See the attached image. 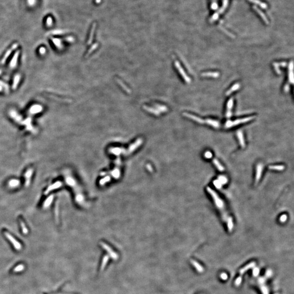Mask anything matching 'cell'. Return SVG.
<instances>
[{"mask_svg": "<svg viewBox=\"0 0 294 294\" xmlns=\"http://www.w3.org/2000/svg\"><path fill=\"white\" fill-rule=\"evenodd\" d=\"M207 191L212 197L214 204L221 213L222 218L227 224L228 230L231 232L234 227L233 218L228 211L224 202L212 188L208 187Z\"/></svg>", "mask_w": 294, "mask_h": 294, "instance_id": "6da1fadb", "label": "cell"}, {"mask_svg": "<svg viewBox=\"0 0 294 294\" xmlns=\"http://www.w3.org/2000/svg\"><path fill=\"white\" fill-rule=\"evenodd\" d=\"M271 275H272L271 271H267L266 275H265V276L260 278L258 279V282L259 287L260 288V289L262 294H269V289H268V287L266 284V279L270 277Z\"/></svg>", "mask_w": 294, "mask_h": 294, "instance_id": "7a4b0ae2", "label": "cell"}, {"mask_svg": "<svg viewBox=\"0 0 294 294\" xmlns=\"http://www.w3.org/2000/svg\"><path fill=\"white\" fill-rule=\"evenodd\" d=\"M255 263L254 262H251V263L248 264V265H247L246 266H245L244 267L242 268L240 270V275L239 276V277H238L236 278V279L235 280V284L236 285V286H239L240 285L241 283L242 282V276L244 275V273L246 272V271H248L249 269H250L251 268H252L254 266H255Z\"/></svg>", "mask_w": 294, "mask_h": 294, "instance_id": "3957f363", "label": "cell"}, {"mask_svg": "<svg viewBox=\"0 0 294 294\" xmlns=\"http://www.w3.org/2000/svg\"><path fill=\"white\" fill-rule=\"evenodd\" d=\"M4 234L5 236H6L7 238L10 241L12 242V244L13 245L14 247H15V249H16L17 250H20L21 249V244H20L18 241H16V240L14 239L12 235L9 234L7 232H5Z\"/></svg>", "mask_w": 294, "mask_h": 294, "instance_id": "277c9868", "label": "cell"}, {"mask_svg": "<svg viewBox=\"0 0 294 294\" xmlns=\"http://www.w3.org/2000/svg\"><path fill=\"white\" fill-rule=\"evenodd\" d=\"M191 262H192V265L195 267L196 270H197L198 272H203V271H204L203 267L199 263H198L195 260H191Z\"/></svg>", "mask_w": 294, "mask_h": 294, "instance_id": "5b68a950", "label": "cell"}, {"mask_svg": "<svg viewBox=\"0 0 294 294\" xmlns=\"http://www.w3.org/2000/svg\"><path fill=\"white\" fill-rule=\"evenodd\" d=\"M262 166L259 165L258 166V167H257V173H256V180H255V182L256 183H257L258 182V180L260 178V176H261V172H262Z\"/></svg>", "mask_w": 294, "mask_h": 294, "instance_id": "8992f818", "label": "cell"}, {"mask_svg": "<svg viewBox=\"0 0 294 294\" xmlns=\"http://www.w3.org/2000/svg\"><path fill=\"white\" fill-rule=\"evenodd\" d=\"M213 163L219 170H220V171L224 170V168L222 167V166L220 164H219V162H218L217 160L214 159L213 160Z\"/></svg>", "mask_w": 294, "mask_h": 294, "instance_id": "52a82bcc", "label": "cell"}, {"mask_svg": "<svg viewBox=\"0 0 294 294\" xmlns=\"http://www.w3.org/2000/svg\"><path fill=\"white\" fill-rule=\"evenodd\" d=\"M238 136L239 137V141H240V143L241 144V147H245V142H244V137L243 135H242V133L241 132H238Z\"/></svg>", "mask_w": 294, "mask_h": 294, "instance_id": "ba28073f", "label": "cell"}, {"mask_svg": "<svg viewBox=\"0 0 294 294\" xmlns=\"http://www.w3.org/2000/svg\"><path fill=\"white\" fill-rule=\"evenodd\" d=\"M25 269V266L24 265L22 264H20V265H19L18 266H17L16 267H15L13 270V271L15 272H20V271H23Z\"/></svg>", "mask_w": 294, "mask_h": 294, "instance_id": "9c48e42d", "label": "cell"}, {"mask_svg": "<svg viewBox=\"0 0 294 294\" xmlns=\"http://www.w3.org/2000/svg\"><path fill=\"white\" fill-rule=\"evenodd\" d=\"M61 184L60 183V182H56V183L55 184H54V185H52V186H51L48 187L47 190L46 191V193H47L48 192H50V191L55 189V188H58V187H59L60 186H61Z\"/></svg>", "mask_w": 294, "mask_h": 294, "instance_id": "30bf717a", "label": "cell"}, {"mask_svg": "<svg viewBox=\"0 0 294 294\" xmlns=\"http://www.w3.org/2000/svg\"><path fill=\"white\" fill-rule=\"evenodd\" d=\"M52 199H53V196H51L49 197H48L46 199V201L45 202V203L44 205V207H47L48 206H49L50 204H51V202H52Z\"/></svg>", "mask_w": 294, "mask_h": 294, "instance_id": "8fae6325", "label": "cell"}, {"mask_svg": "<svg viewBox=\"0 0 294 294\" xmlns=\"http://www.w3.org/2000/svg\"><path fill=\"white\" fill-rule=\"evenodd\" d=\"M21 227H22V231H23V233H24V234H27V232H28V230H27V229L26 227H25V224L23 223V222L21 221Z\"/></svg>", "mask_w": 294, "mask_h": 294, "instance_id": "7c38bea8", "label": "cell"}, {"mask_svg": "<svg viewBox=\"0 0 294 294\" xmlns=\"http://www.w3.org/2000/svg\"><path fill=\"white\" fill-rule=\"evenodd\" d=\"M270 168L272 169H276V170H282L284 168V167L282 166H270Z\"/></svg>", "mask_w": 294, "mask_h": 294, "instance_id": "4fadbf2b", "label": "cell"}, {"mask_svg": "<svg viewBox=\"0 0 294 294\" xmlns=\"http://www.w3.org/2000/svg\"><path fill=\"white\" fill-rule=\"evenodd\" d=\"M259 270L258 268V267L254 268V269L253 270V275L255 276H257L258 275V274H259Z\"/></svg>", "mask_w": 294, "mask_h": 294, "instance_id": "5bb4252c", "label": "cell"}, {"mask_svg": "<svg viewBox=\"0 0 294 294\" xmlns=\"http://www.w3.org/2000/svg\"><path fill=\"white\" fill-rule=\"evenodd\" d=\"M221 278L223 279V280H225V279H227L228 278V276L227 275L226 273H222L221 275Z\"/></svg>", "mask_w": 294, "mask_h": 294, "instance_id": "9a60e30c", "label": "cell"}, {"mask_svg": "<svg viewBox=\"0 0 294 294\" xmlns=\"http://www.w3.org/2000/svg\"><path fill=\"white\" fill-rule=\"evenodd\" d=\"M205 156L207 157V158H210V157L211 156V154L210 152H207V153H205Z\"/></svg>", "mask_w": 294, "mask_h": 294, "instance_id": "2e32d148", "label": "cell"}, {"mask_svg": "<svg viewBox=\"0 0 294 294\" xmlns=\"http://www.w3.org/2000/svg\"></svg>", "mask_w": 294, "mask_h": 294, "instance_id": "e0dca14e", "label": "cell"}]
</instances>
